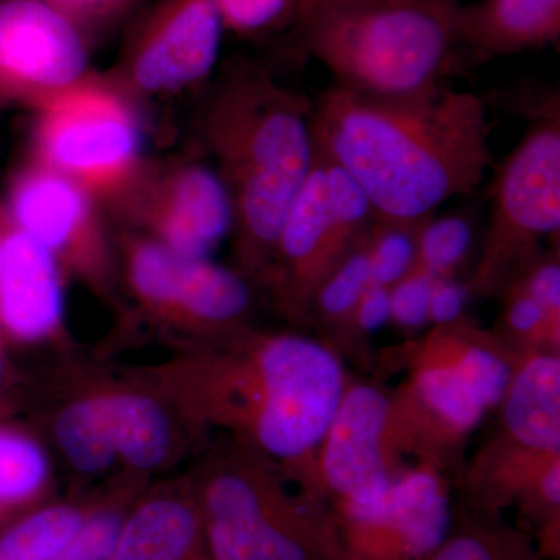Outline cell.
I'll list each match as a JSON object with an SVG mask.
<instances>
[{
  "label": "cell",
  "mask_w": 560,
  "mask_h": 560,
  "mask_svg": "<svg viewBox=\"0 0 560 560\" xmlns=\"http://www.w3.org/2000/svg\"><path fill=\"white\" fill-rule=\"evenodd\" d=\"M312 130L375 212L390 219H425L470 195L492 165L481 98L445 81L401 95L335 84L312 102Z\"/></svg>",
  "instance_id": "1"
},
{
  "label": "cell",
  "mask_w": 560,
  "mask_h": 560,
  "mask_svg": "<svg viewBox=\"0 0 560 560\" xmlns=\"http://www.w3.org/2000/svg\"><path fill=\"white\" fill-rule=\"evenodd\" d=\"M209 340L180 364V404L320 499L316 456L349 385L337 350L318 338L246 326Z\"/></svg>",
  "instance_id": "2"
},
{
  "label": "cell",
  "mask_w": 560,
  "mask_h": 560,
  "mask_svg": "<svg viewBox=\"0 0 560 560\" xmlns=\"http://www.w3.org/2000/svg\"><path fill=\"white\" fill-rule=\"evenodd\" d=\"M205 130L230 194L242 275L265 282L315 158L312 102L261 62L232 61L209 103Z\"/></svg>",
  "instance_id": "3"
},
{
  "label": "cell",
  "mask_w": 560,
  "mask_h": 560,
  "mask_svg": "<svg viewBox=\"0 0 560 560\" xmlns=\"http://www.w3.org/2000/svg\"><path fill=\"white\" fill-rule=\"evenodd\" d=\"M459 0H304L293 31L348 90L411 94L444 83L459 47Z\"/></svg>",
  "instance_id": "4"
},
{
  "label": "cell",
  "mask_w": 560,
  "mask_h": 560,
  "mask_svg": "<svg viewBox=\"0 0 560 560\" xmlns=\"http://www.w3.org/2000/svg\"><path fill=\"white\" fill-rule=\"evenodd\" d=\"M290 471L235 441L194 486L212 560H342L326 504Z\"/></svg>",
  "instance_id": "5"
},
{
  "label": "cell",
  "mask_w": 560,
  "mask_h": 560,
  "mask_svg": "<svg viewBox=\"0 0 560 560\" xmlns=\"http://www.w3.org/2000/svg\"><path fill=\"white\" fill-rule=\"evenodd\" d=\"M560 230L559 98L533 120L501 164L477 270L466 285L475 296H501L540 256L541 242Z\"/></svg>",
  "instance_id": "6"
},
{
  "label": "cell",
  "mask_w": 560,
  "mask_h": 560,
  "mask_svg": "<svg viewBox=\"0 0 560 560\" xmlns=\"http://www.w3.org/2000/svg\"><path fill=\"white\" fill-rule=\"evenodd\" d=\"M375 217L359 184L315 143L311 172L280 230L265 278L283 315L307 323L319 283L366 238Z\"/></svg>",
  "instance_id": "7"
},
{
  "label": "cell",
  "mask_w": 560,
  "mask_h": 560,
  "mask_svg": "<svg viewBox=\"0 0 560 560\" xmlns=\"http://www.w3.org/2000/svg\"><path fill=\"white\" fill-rule=\"evenodd\" d=\"M86 80L38 106L36 158L94 194H121L140 172V130L124 97Z\"/></svg>",
  "instance_id": "8"
},
{
  "label": "cell",
  "mask_w": 560,
  "mask_h": 560,
  "mask_svg": "<svg viewBox=\"0 0 560 560\" xmlns=\"http://www.w3.org/2000/svg\"><path fill=\"white\" fill-rule=\"evenodd\" d=\"M125 264L132 293L165 323L208 338L245 326L250 293L242 272L180 256L142 234L125 243Z\"/></svg>",
  "instance_id": "9"
},
{
  "label": "cell",
  "mask_w": 560,
  "mask_h": 560,
  "mask_svg": "<svg viewBox=\"0 0 560 560\" xmlns=\"http://www.w3.org/2000/svg\"><path fill=\"white\" fill-rule=\"evenodd\" d=\"M55 438L70 466L101 474L117 459L154 470L172 455L173 423L160 399L140 390H102L69 401L55 420Z\"/></svg>",
  "instance_id": "10"
},
{
  "label": "cell",
  "mask_w": 560,
  "mask_h": 560,
  "mask_svg": "<svg viewBox=\"0 0 560 560\" xmlns=\"http://www.w3.org/2000/svg\"><path fill=\"white\" fill-rule=\"evenodd\" d=\"M390 397L371 383H350L316 456V486L331 515L366 510L401 470L390 442Z\"/></svg>",
  "instance_id": "11"
},
{
  "label": "cell",
  "mask_w": 560,
  "mask_h": 560,
  "mask_svg": "<svg viewBox=\"0 0 560 560\" xmlns=\"http://www.w3.org/2000/svg\"><path fill=\"white\" fill-rule=\"evenodd\" d=\"M3 206L11 223L49 250L61 272L108 293L109 246L90 190L33 160L14 176Z\"/></svg>",
  "instance_id": "12"
},
{
  "label": "cell",
  "mask_w": 560,
  "mask_h": 560,
  "mask_svg": "<svg viewBox=\"0 0 560 560\" xmlns=\"http://www.w3.org/2000/svg\"><path fill=\"white\" fill-rule=\"evenodd\" d=\"M90 46L51 0H0V105L38 108L86 80Z\"/></svg>",
  "instance_id": "13"
},
{
  "label": "cell",
  "mask_w": 560,
  "mask_h": 560,
  "mask_svg": "<svg viewBox=\"0 0 560 560\" xmlns=\"http://www.w3.org/2000/svg\"><path fill=\"white\" fill-rule=\"evenodd\" d=\"M331 521L342 560H427L451 529L442 469L427 460L405 467L374 506Z\"/></svg>",
  "instance_id": "14"
},
{
  "label": "cell",
  "mask_w": 560,
  "mask_h": 560,
  "mask_svg": "<svg viewBox=\"0 0 560 560\" xmlns=\"http://www.w3.org/2000/svg\"><path fill=\"white\" fill-rule=\"evenodd\" d=\"M223 33L213 0H158L128 33L121 77L145 94L202 83L219 61Z\"/></svg>",
  "instance_id": "15"
},
{
  "label": "cell",
  "mask_w": 560,
  "mask_h": 560,
  "mask_svg": "<svg viewBox=\"0 0 560 560\" xmlns=\"http://www.w3.org/2000/svg\"><path fill=\"white\" fill-rule=\"evenodd\" d=\"M120 195L142 235L191 259H208L234 224L223 179L198 162L140 168Z\"/></svg>",
  "instance_id": "16"
},
{
  "label": "cell",
  "mask_w": 560,
  "mask_h": 560,
  "mask_svg": "<svg viewBox=\"0 0 560 560\" xmlns=\"http://www.w3.org/2000/svg\"><path fill=\"white\" fill-rule=\"evenodd\" d=\"M62 272L51 254L11 223L0 271V331L14 340L40 341L62 326Z\"/></svg>",
  "instance_id": "17"
},
{
  "label": "cell",
  "mask_w": 560,
  "mask_h": 560,
  "mask_svg": "<svg viewBox=\"0 0 560 560\" xmlns=\"http://www.w3.org/2000/svg\"><path fill=\"white\" fill-rule=\"evenodd\" d=\"M110 560H212L194 488L154 493L128 511Z\"/></svg>",
  "instance_id": "18"
},
{
  "label": "cell",
  "mask_w": 560,
  "mask_h": 560,
  "mask_svg": "<svg viewBox=\"0 0 560 560\" xmlns=\"http://www.w3.org/2000/svg\"><path fill=\"white\" fill-rule=\"evenodd\" d=\"M503 434L541 455H560L559 350H522L500 404Z\"/></svg>",
  "instance_id": "19"
},
{
  "label": "cell",
  "mask_w": 560,
  "mask_h": 560,
  "mask_svg": "<svg viewBox=\"0 0 560 560\" xmlns=\"http://www.w3.org/2000/svg\"><path fill=\"white\" fill-rule=\"evenodd\" d=\"M459 46L478 60L544 47L560 38V0H481L460 5Z\"/></svg>",
  "instance_id": "20"
},
{
  "label": "cell",
  "mask_w": 560,
  "mask_h": 560,
  "mask_svg": "<svg viewBox=\"0 0 560 560\" xmlns=\"http://www.w3.org/2000/svg\"><path fill=\"white\" fill-rule=\"evenodd\" d=\"M427 560H545L528 534L506 525L499 515L475 511L448 529Z\"/></svg>",
  "instance_id": "21"
},
{
  "label": "cell",
  "mask_w": 560,
  "mask_h": 560,
  "mask_svg": "<svg viewBox=\"0 0 560 560\" xmlns=\"http://www.w3.org/2000/svg\"><path fill=\"white\" fill-rule=\"evenodd\" d=\"M86 514L73 504H51L25 515L0 534V560H54Z\"/></svg>",
  "instance_id": "22"
},
{
  "label": "cell",
  "mask_w": 560,
  "mask_h": 560,
  "mask_svg": "<svg viewBox=\"0 0 560 560\" xmlns=\"http://www.w3.org/2000/svg\"><path fill=\"white\" fill-rule=\"evenodd\" d=\"M49 478L46 453L32 438L0 429V522L43 495Z\"/></svg>",
  "instance_id": "23"
},
{
  "label": "cell",
  "mask_w": 560,
  "mask_h": 560,
  "mask_svg": "<svg viewBox=\"0 0 560 560\" xmlns=\"http://www.w3.org/2000/svg\"><path fill=\"white\" fill-rule=\"evenodd\" d=\"M368 235L319 283L313 294L308 320L348 329L357 304L371 285Z\"/></svg>",
  "instance_id": "24"
},
{
  "label": "cell",
  "mask_w": 560,
  "mask_h": 560,
  "mask_svg": "<svg viewBox=\"0 0 560 560\" xmlns=\"http://www.w3.org/2000/svg\"><path fill=\"white\" fill-rule=\"evenodd\" d=\"M429 217L400 220L377 213L368 235L371 283L390 290L415 270L420 226Z\"/></svg>",
  "instance_id": "25"
},
{
  "label": "cell",
  "mask_w": 560,
  "mask_h": 560,
  "mask_svg": "<svg viewBox=\"0 0 560 560\" xmlns=\"http://www.w3.org/2000/svg\"><path fill=\"white\" fill-rule=\"evenodd\" d=\"M474 231L463 215L429 217L419 231L416 268L434 279L455 278L466 264Z\"/></svg>",
  "instance_id": "26"
},
{
  "label": "cell",
  "mask_w": 560,
  "mask_h": 560,
  "mask_svg": "<svg viewBox=\"0 0 560 560\" xmlns=\"http://www.w3.org/2000/svg\"><path fill=\"white\" fill-rule=\"evenodd\" d=\"M224 31L245 38H267L296 28L304 0H213Z\"/></svg>",
  "instance_id": "27"
},
{
  "label": "cell",
  "mask_w": 560,
  "mask_h": 560,
  "mask_svg": "<svg viewBox=\"0 0 560 560\" xmlns=\"http://www.w3.org/2000/svg\"><path fill=\"white\" fill-rule=\"evenodd\" d=\"M503 298L504 331L522 348L559 350L560 319L525 293L517 285L508 287Z\"/></svg>",
  "instance_id": "28"
},
{
  "label": "cell",
  "mask_w": 560,
  "mask_h": 560,
  "mask_svg": "<svg viewBox=\"0 0 560 560\" xmlns=\"http://www.w3.org/2000/svg\"><path fill=\"white\" fill-rule=\"evenodd\" d=\"M127 514L120 506L88 511L79 530L54 560H110Z\"/></svg>",
  "instance_id": "29"
},
{
  "label": "cell",
  "mask_w": 560,
  "mask_h": 560,
  "mask_svg": "<svg viewBox=\"0 0 560 560\" xmlns=\"http://www.w3.org/2000/svg\"><path fill=\"white\" fill-rule=\"evenodd\" d=\"M433 276L415 268L389 290L390 320L401 329L418 330L430 323Z\"/></svg>",
  "instance_id": "30"
},
{
  "label": "cell",
  "mask_w": 560,
  "mask_h": 560,
  "mask_svg": "<svg viewBox=\"0 0 560 560\" xmlns=\"http://www.w3.org/2000/svg\"><path fill=\"white\" fill-rule=\"evenodd\" d=\"M512 283L528 293L533 300L539 302L552 318L560 319V261L558 250H556V254L541 253Z\"/></svg>",
  "instance_id": "31"
},
{
  "label": "cell",
  "mask_w": 560,
  "mask_h": 560,
  "mask_svg": "<svg viewBox=\"0 0 560 560\" xmlns=\"http://www.w3.org/2000/svg\"><path fill=\"white\" fill-rule=\"evenodd\" d=\"M51 2L68 13L91 38L95 32L103 31L127 16L140 0H51Z\"/></svg>",
  "instance_id": "32"
},
{
  "label": "cell",
  "mask_w": 560,
  "mask_h": 560,
  "mask_svg": "<svg viewBox=\"0 0 560 560\" xmlns=\"http://www.w3.org/2000/svg\"><path fill=\"white\" fill-rule=\"evenodd\" d=\"M470 293L466 283L456 278L434 280L430 298V323L434 326H448L464 318Z\"/></svg>",
  "instance_id": "33"
},
{
  "label": "cell",
  "mask_w": 560,
  "mask_h": 560,
  "mask_svg": "<svg viewBox=\"0 0 560 560\" xmlns=\"http://www.w3.org/2000/svg\"><path fill=\"white\" fill-rule=\"evenodd\" d=\"M390 320L389 289L371 283L357 304L348 329L372 334Z\"/></svg>",
  "instance_id": "34"
},
{
  "label": "cell",
  "mask_w": 560,
  "mask_h": 560,
  "mask_svg": "<svg viewBox=\"0 0 560 560\" xmlns=\"http://www.w3.org/2000/svg\"><path fill=\"white\" fill-rule=\"evenodd\" d=\"M5 231H7V210H5V206L0 205V271H2L3 248H5Z\"/></svg>",
  "instance_id": "35"
},
{
  "label": "cell",
  "mask_w": 560,
  "mask_h": 560,
  "mask_svg": "<svg viewBox=\"0 0 560 560\" xmlns=\"http://www.w3.org/2000/svg\"><path fill=\"white\" fill-rule=\"evenodd\" d=\"M5 352H3V335L0 331V388H2L3 378H5Z\"/></svg>",
  "instance_id": "36"
},
{
  "label": "cell",
  "mask_w": 560,
  "mask_h": 560,
  "mask_svg": "<svg viewBox=\"0 0 560 560\" xmlns=\"http://www.w3.org/2000/svg\"><path fill=\"white\" fill-rule=\"evenodd\" d=\"M334 2H377V0H334Z\"/></svg>",
  "instance_id": "37"
}]
</instances>
